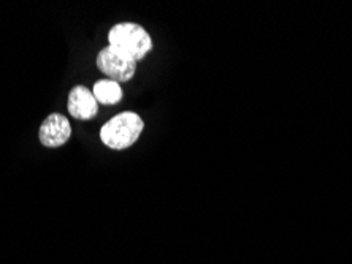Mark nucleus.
<instances>
[{"mask_svg": "<svg viewBox=\"0 0 352 264\" xmlns=\"http://www.w3.org/2000/svg\"><path fill=\"white\" fill-rule=\"evenodd\" d=\"M137 64L138 62L113 49L111 46L100 49V53L97 54V69L107 75L108 80L116 81L119 84L131 81L135 76Z\"/></svg>", "mask_w": 352, "mask_h": 264, "instance_id": "nucleus-3", "label": "nucleus"}, {"mask_svg": "<svg viewBox=\"0 0 352 264\" xmlns=\"http://www.w3.org/2000/svg\"><path fill=\"white\" fill-rule=\"evenodd\" d=\"M108 46L131 57L135 62L143 60L153 51V38L143 25L135 23H121L113 25L108 34Z\"/></svg>", "mask_w": 352, "mask_h": 264, "instance_id": "nucleus-1", "label": "nucleus"}, {"mask_svg": "<svg viewBox=\"0 0 352 264\" xmlns=\"http://www.w3.org/2000/svg\"><path fill=\"white\" fill-rule=\"evenodd\" d=\"M72 136V127L69 119L62 114H51L43 121L38 132L40 143L45 147H60Z\"/></svg>", "mask_w": 352, "mask_h": 264, "instance_id": "nucleus-4", "label": "nucleus"}, {"mask_svg": "<svg viewBox=\"0 0 352 264\" xmlns=\"http://www.w3.org/2000/svg\"><path fill=\"white\" fill-rule=\"evenodd\" d=\"M144 130L143 119L133 111H124L111 117L100 128V139L113 151H124L132 147Z\"/></svg>", "mask_w": 352, "mask_h": 264, "instance_id": "nucleus-2", "label": "nucleus"}, {"mask_svg": "<svg viewBox=\"0 0 352 264\" xmlns=\"http://www.w3.org/2000/svg\"><path fill=\"white\" fill-rule=\"evenodd\" d=\"M94 94L98 105H116L122 100V87L119 82L111 80H102L94 84Z\"/></svg>", "mask_w": 352, "mask_h": 264, "instance_id": "nucleus-6", "label": "nucleus"}, {"mask_svg": "<svg viewBox=\"0 0 352 264\" xmlns=\"http://www.w3.org/2000/svg\"><path fill=\"white\" fill-rule=\"evenodd\" d=\"M69 112L78 121H89L98 112V101L86 86H75L69 94Z\"/></svg>", "mask_w": 352, "mask_h": 264, "instance_id": "nucleus-5", "label": "nucleus"}]
</instances>
